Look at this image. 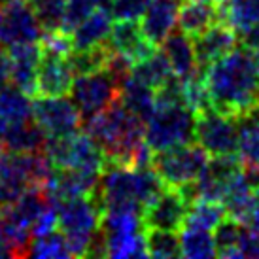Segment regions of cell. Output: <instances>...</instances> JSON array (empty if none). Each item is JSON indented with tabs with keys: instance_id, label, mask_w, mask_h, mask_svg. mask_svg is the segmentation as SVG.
<instances>
[{
	"instance_id": "f35d334b",
	"label": "cell",
	"mask_w": 259,
	"mask_h": 259,
	"mask_svg": "<svg viewBox=\"0 0 259 259\" xmlns=\"http://www.w3.org/2000/svg\"><path fill=\"white\" fill-rule=\"evenodd\" d=\"M93 2L97 10H104V12L112 14V4H114V0H93Z\"/></svg>"
},
{
	"instance_id": "60d3db41",
	"label": "cell",
	"mask_w": 259,
	"mask_h": 259,
	"mask_svg": "<svg viewBox=\"0 0 259 259\" xmlns=\"http://www.w3.org/2000/svg\"><path fill=\"white\" fill-rule=\"evenodd\" d=\"M4 155H6V150H0V168H2V161H4Z\"/></svg>"
},
{
	"instance_id": "484cf974",
	"label": "cell",
	"mask_w": 259,
	"mask_h": 259,
	"mask_svg": "<svg viewBox=\"0 0 259 259\" xmlns=\"http://www.w3.org/2000/svg\"><path fill=\"white\" fill-rule=\"evenodd\" d=\"M180 252L182 257L187 259H210L218 257L214 233L199 227H187L180 229Z\"/></svg>"
},
{
	"instance_id": "4fadbf2b",
	"label": "cell",
	"mask_w": 259,
	"mask_h": 259,
	"mask_svg": "<svg viewBox=\"0 0 259 259\" xmlns=\"http://www.w3.org/2000/svg\"><path fill=\"white\" fill-rule=\"evenodd\" d=\"M108 46L112 51H117L125 57H129L135 65L150 57L157 50V46L144 36L142 27L131 19H117L115 23H112Z\"/></svg>"
},
{
	"instance_id": "ee69618b",
	"label": "cell",
	"mask_w": 259,
	"mask_h": 259,
	"mask_svg": "<svg viewBox=\"0 0 259 259\" xmlns=\"http://www.w3.org/2000/svg\"><path fill=\"white\" fill-rule=\"evenodd\" d=\"M210 2H220V0H210Z\"/></svg>"
},
{
	"instance_id": "e0dca14e",
	"label": "cell",
	"mask_w": 259,
	"mask_h": 259,
	"mask_svg": "<svg viewBox=\"0 0 259 259\" xmlns=\"http://www.w3.org/2000/svg\"><path fill=\"white\" fill-rule=\"evenodd\" d=\"M222 202L225 210H227V216L235 218V220L242 223H248L252 212L255 210L259 202V193L250 184L244 168H240L235 174V178L231 180L229 187H227V193H225Z\"/></svg>"
},
{
	"instance_id": "d4e9b609",
	"label": "cell",
	"mask_w": 259,
	"mask_h": 259,
	"mask_svg": "<svg viewBox=\"0 0 259 259\" xmlns=\"http://www.w3.org/2000/svg\"><path fill=\"white\" fill-rule=\"evenodd\" d=\"M131 76H135L137 79L144 81L146 85H150L151 89L157 91L159 87H163L168 79L172 78L174 72H172V68H170L168 59L165 57V53L155 50L150 57H146L144 61L133 65Z\"/></svg>"
},
{
	"instance_id": "8992f818",
	"label": "cell",
	"mask_w": 259,
	"mask_h": 259,
	"mask_svg": "<svg viewBox=\"0 0 259 259\" xmlns=\"http://www.w3.org/2000/svg\"><path fill=\"white\" fill-rule=\"evenodd\" d=\"M119 79L106 68L76 76L70 89V99L78 106L81 121H87L108 108L119 99Z\"/></svg>"
},
{
	"instance_id": "4dcf8cb0",
	"label": "cell",
	"mask_w": 259,
	"mask_h": 259,
	"mask_svg": "<svg viewBox=\"0 0 259 259\" xmlns=\"http://www.w3.org/2000/svg\"><path fill=\"white\" fill-rule=\"evenodd\" d=\"M30 255H32V257H42V259L72 257L70 248H68V240H66L65 233L61 229H55V231H51V233H48V235L32 238Z\"/></svg>"
},
{
	"instance_id": "d590c367",
	"label": "cell",
	"mask_w": 259,
	"mask_h": 259,
	"mask_svg": "<svg viewBox=\"0 0 259 259\" xmlns=\"http://www.w3.org/2000/svg\"><path fill=\"white\" fill-rule=\"evenodd\" d=\"M237 36L240 46L248 48L253 53H259V21L252 27H248L246 30H242V32H238Z\"/></svg>"
},
{
	"instance_id": "6da1fadb",
	"label": "cell",
	"mask_w": 259,
	"mask_h": 259,
	"mask_svg": "<svg viewBox=\"0 0 259 259\" xmlns=\"http://www.w3.org/2000/svg\"><path fill=\"white\" fill-rule=\"evenodd\" d=\"M204 87L210 106L238 117L259 104V66L255 53L240 46L204 68Z\"/></svg>"
},
{
	"instance_id": "7402d4cb",
	"label": "cell",
	"mask_w": 259,
	"mask_h": 259,
	"mask_svg": "<svg viewBox=\"0 0 259 259\" xmlns=\"http://www.w3.org/2000/svg\"><path fill=\"white\" fill-rule=\"evenodd\" d=\"M119 101L131 114H135L138 119L146 123L155 110V89H151L135 76H129L123 79L119 87Z\"/></svg>"
},
{
	"instance_id": "e575fe53",
	"label": "cell",
	"mask_w": 259,
	"mask_h": 259,
	"mask_svg": "<svg viewBox=\"0 0 259 259\" xmlns=\"http://www.w3.org/2000/svg\"><path fill=\"white\" fill-rule=\"evenodd\" d=\"M257 259L259 257V237L252 231V227L244 223L238 238V259Z\"/></svg>"
},
{
	"instance_id": "8fae6325",
	"label": "cell",
	"mask_w": 259,
	"mask_h": 259,
	"mask_svg": "<svg viewBox=\"0 0 259 259\" xmlns=\"http://www.w3.org/2000/svg\"><path fill=\"white\" fill-rule=\"evenodd\" d=\"M8 53H10V81L30 97H36L42 44H19L14 48H8Z\"/></svg>"
},
{
	"instance_id": "9c48e42d",
	"label": "cell",
	"mask_w": 259,
	"mask_h": 259,
	"mask_svg": "<svg viewBox=\"0 0 259 259\" xmlns=\"http://www.w3.org/2000/svg\"><path fill=\"white\" fill-rule=\"evenodd\" d=\"M32 119L48 137H66L78 133L81 114L72 99L65 97H38L32 102Z\"/></svg>"
},
{
	"instance_id": "f1b7e54d",
	"label": "cell",
	"mask_w": 259,
	"mask_h": 259,
	"mask_svg": "<svg viewBox=\"0 0 259 259\" xmlns=\"http://www.w3.org/2000/svg\"><path fill=\"white\" fill-rule=\"evenodd\" d=\"M110 51L112 50H110L108 42L89 48V50H74L68 55L74 76H81V74H89L95 72V70H101V68H106Z\"/></svg>"
},
{
	"instance_id": "52a82bcc",
	"label": "cell",
	"mask_w": 259,
	"mask_h": 259,
	"mask_svg": "<svg viewBox=\"0 0 259 259\" xmlns=\"http://www.w3.org/2000/svg\"><path fill=\"white\" fill-rule=\"evenodd\" d=\"M195 142L216 155H237L238 125L237 117L218 112L216 108L201 110L195 114Z\"/></svg>"
},
{
	"instance_id": "d6986e66",
	"label": "cell",
	"mask_w": 259,
	"mask_h": 259,
	"mask_svg": "<svg viewBox=\"0 0 259 259\" xmlns=\"http://www.w3.org/2000/svg\"><path fill=\"white\" fill-rule=\"evenodd\" d=\"M220 21L218 2L210 0H186L178 10V27L187 36H199L214 23Z\"/></svg>"
},
{
	"instance_id": "7bdbcfd3",
	"label": "cell",
	"mask_w": 259,
	"mask_h": 259,
	"mask_svg": "<svg viewBox=\"0 0 259 259\" xmlns=\"http://www.w3.org/2000/svg\"><path fill=\"white\" fill-rule=\"evenodd\" d=\"M255 57H257V66H259V53H255Z\"/></svg>"
},
{
	"instance_id": "44dd1931",
	"label": "cell",
	"mask_w": 259,
	"mask_h": 259,
	"mask_svg": "<svg viewBox=\"0 0 259 259\" xmlns=\"http://www.w3.org/2000/svg\"><path fill=\"white\" fill-rule=\"evenodd\" d=\"M112 29V14L104 10H95L70 32L74 50H89L108 42Z\"/></svg>"
},
{
	"instance_id": "cb8c5ba5",
	"label": "cell",
	"mask_w": 259,
	"mask_h": 259,
	"mask_svg": "<svg viewBox=\"0 0 259 259\" xmlns=\"http://www.w3.org/2000/svg\"><path fill=\"white\" fill-rule=\"evenodd\" d=\"M220 21L231 25L238 32L259 21V0H220Z\"/></svg>"
},
{
	"instance_id": "d6a6232c",
	"label": "cell",
	"mask_w": 259,
	"mask_h": 259,
	"mask_svg": "<svg viewBox=\"0 0 259 259\" xmlns=\"http://www.w3.org/2000/svg\"><path fill=\"white\" fill-rule=\"evenodd\" d=\"M97 10L93 0H66L65 17H63V29L65 32H72L79 23L85 19L87 15H91Z\"/></svg>"
},
{
	"instance_id": "f546056e",
	"label": "cell",
	"mask_w": 259,
	"mask_h": 259,
	"mask_svg": "<svg viewBox=\"0 0 259 259\" xmlns=\"http://www.w3.org/2000/svg\"><path fill=\"white\" fill-rule=\"evenodd\" d=\"M146 246L148 255L157 259L182 257L180 235L176 231L165 229H146Z\"/></svg>"
},
{
	"instance_id": "4316f807",
	"label": "cell",
	"mask_w": 259,
	"mask_h": 259,
	"mask_svg": "<svg viewBox=\"0 0 259 259\" xmlns=\"http://www.w3.org/2000/svg\"><path fill=\"white\" fill-rule=\"evenodd\" d=\"M225 216H227V210L223 206V202L202 201V199H199V201H195L189 204V210H187L186 223H184V225L214 231V227H216Z\"/></svg>"
},
{
	"instance_id": "ab89813d",
	"label": "cell",
	"mask_w": 259,
	"mask_h": 259,
	"mask_svg": "<svg viewBox=\"0 0 259 259\" xmlns=\"http://www.w3.org/2000/svg\"><path fill=\"white\" fill-rule=\"evenodd\" d=\"M6 127H8V123L4 121L2 117H0V138L4 137V133H6Z\"/></svg>"
},
{
	"instance_id": "30bf717a",
	"label": "cell",
	"mask_w": 259,
	"mask_h": 259,
	"mask_svg": "<svg viewBox=\"0 0 259 259\" xmlns=\"http://www.w3.org/2000/svg\"><path fill=\"white\" fill-rule=\"evenodd\" d=\"M189 202L184 199V195L178 189L165 187L155 201L148 204L142 212L146 229H165L178 231L186 223Z\"/></svg>"
},
{
	"instance_id": "ba28073f",
	"label": "cell",
	"mask_w": 259,
	"mask_h": 259,
	"mask_svg": "<svg viewBox=\"0 0 259 259\" xmlns=\"http://www.w3.org/2000/svg\"><path fill=\"white\" fill-rule=\"evenodd\" d=\"M44 30L29 0H12L0 6V46L40 42Z\"/></svg>"
},
{
	"instance_id": "5bb4252c",
	"label": "cell",
	"mask_w": 259,
	"mask_h": 259,
	"mask_svg": "<svg viewBox=\"0 0 259 259\" xmlns=\"http://www.w3.org/2000/svg\"><path fill=\"white\" fill-rule=\"evenodd\" d=\"M238 36L237 30L231 25L223 21L214 23L210 29H206L202 34L193 38L195 53H197V61H199V68L204 70L210 63H214L216 59L223 57L225 53L237 48Z\"/></svg>"
},
{
	"instance_id": "9a60e30c",
	"label": "cell",
	"mask_w": 259,
	"mask_h": 259,
	"mask_svg": "<svg viewBox=\"0 0 259 259\" xmlns=\"http://www.w3.org/2000/svg\"><path fill=\"white\" fill-rule=\"evenodd\" d=\"M163 53L170 63L174 76L186 81L191 76L199 72V61H197V53H195L193 38L187 36L184 30H174L168 36L161 42Z\"/></svg>"
},
{
	"instance_id": "3957f363",
	"label": "cell",
	"mask_w": 259,
	"mask_h": 259,
	"mask_svg": "<svg viewBox=\"0 0 259 259\" xmlns=\"http://www.w3.org/2000/svg\"><path fill=\"white\" fill-rule=\"evenodd\" d=\"M57 216L59 229L65 233L72 257H87V250L101 229L102 220V206L97 195L59 201Z\"/></svg>"
},
{
	"instance_id": "ac0fdd59",
	"label": "cell",
	"mask_w": 259,
	"mask_h": 259,
	"mask_svg": "<svg viewBox=\"0 0 259 259\" xmlns=\"http://www.w3.org/2000/svg\"><path fill=\"white\" fill-rule=\"evenodd\" d=\"M238 159L244 168L259 170V104L237 117Z\"/></svg>"
},
{
	"instance_id": "836d02e7",
	"label": "cell",
	"mask_w": 259,
	"mask_h": 259,
	"mask_svg": "<svg viewBox=\"0 0 259 259\" xmlns=\"http://www.w3.org/2000/svg\"><path fill=\"white\" fill-rule=\"evenodd\" d=\"M151 0H114L112 4V17L115 19H131L138 21L142 19Z\"/></svg>"
},
{
	"instance_id": "7c38bea8",
	"label": "cell",
	"mask_w": 259,
	"mask_h": 259,
	"mask_svg": "<svg viewBox=\"0 0 259 259\" xmlns=\"http://www.w3.org/2000/svg\"><path fill=\"white\" fill-rule=\"evenodd\" d=\"M74 70L66 55L42 50L38 66V95L40 97H65L70 95L74 83Z\"/></svg>"
},
{
	"instance_id": "ffe728a7",
	"label": "cell",
	"mask_w": 259,
	"mask_h": 259,
	"mask_svg": "<svg viewBox=\"0 0 259 259\" xmlns=\"http://www.w3.org/2000/svg\"><path fill=\"white\" fill-rule=\"evenodd\" d=\"M2 142L8 153H34L46 148L48 135L40 129V125L34 119H29V121L8 125Z\"/></svg>"
},
{
	"instance_id": "603a6c76",
	"label": "cell",
	"mask_w": 259,
	"mask_h": 259,
	"mask_svg": "<svg viewBox=\"0 0 259 259\" xmlns=\"http://www.w3.org/2000/svg\"><path fill=\"white\" fill-rule=\"evenodd\" d=\"M0 117L8 123H23L32 119V102L30 95L14 83L0 85Z\"/></svg>"
},
{
	"instance_id": "b9f144b4",
	"label": "cell",
	"mask_w": 259,
	"mask_h": 259,
	"mask_svg": "<svg viewBox=\"0 0 259 259\" xmlns=\"http://www.w3.org/2000/svg\"><path fill=\"white\" fill-rule=\"evenodd\" d=\"M8 2H12V0H0V6H2V4H8Z\"/></svg>"
},
{
	"instance_id": "83f0119b",
	"label": "cell",
	"mask_w": 259,
	"mask_h": 259,
	"mask_svg": "<svg viewBox=\"0 0 259 259\" xmlns=\"http://www.w3.org/2000/svg\"><path fill=\"white\" fill-rule=\"evenodd\" d=\"M244 223L231 216H225L214 227V242H216L218 257L238 259V238Z\"/></svg>"
},
{
	"instance_id": "7a4b0ae2",
	"label": "cell",
	"mask_w": 259,
	"mask_h": 259,
	"mask_svg": "<svg viewBox=\"0 0 259 259\" xmlns=\"http://www.w3.org/2000/svg\"><path fill=\"white\" fill-rule=\"evenodd\" d=\"M195 142V112L186 102H157L146 121V144L153 153Z\"/></svg>"
},
{
	"instance_id": "74e56055",
	"label": "cell",
	"mask_w": 259,
	"mask_h": 259,
	"mask_svg": "<svg viewBox=\"0 0 259 259\" xmlns=\"http://www.w3.org/2000/svg\"><path fill=\"white\" fill-rule=\"evenodd\" d=\"M248 225L252 227V231L259 237V202H257V206H255V210L252 212L250 220H248Z\"/></svg>"
},
{
	"instance_id": "1f68e13d",
	"label": "cell",
	"mask_w": 259,
	"mask_h": 259,
	"mask_svg": "<svg viewBox=\"0 0 259 259\" xmlns=\"http://www.w3.org/2000/svg\"><path fill=\"white\" fill-rule=\"evenodd\" d=\"M34 14H36L44 34L63 29L66 0H29Z\"/></svg>"
},
{
	"instance_id": "2e32d148",
	"label": "cell",
	"mask_w": 259,
	"mask_h": 259,
	"mask_svg": "<svg viewBox=\"0 0 259 259\" xmlns=\"http://www.w3.org/2000/svg\"><path fill=\"white\" fill-rule=\"evenodd\" d=\"M182 0H151L148 10L142 15V32L151 44L163 42L170 32L174 25L178 23V10Z\"/></svg>"
},
{
	"instance_id": "8d00e7d4",
	"label": "cell",
	"mask_w": 259,
	"mask_h": 259,
	"mask_svg": "<svg viewBox=\"0 0 259 259\" xmlns=\"http://www.w3.org/2000/svg\"><path fill=\"white\" fill-rule=\"evenodd\" d=\"M10 81V53L4 46H0V85Z\"/></svg>"
},
{
	"instance_id": "5b68a950",
	"label": "cell",
	"mask_w": 259,
	"mask_h": 259,
	"mask_svg": "<svg viewBox=\"0 0 259 259\" xmlns=\"http://www.w3.org/2000/svg\"><path fill=\"white\" fill-rule=\"evenodd\" d=\"M208 161V151L191 142L165 151H155L151 157V166L166 187L182 189L201 176Z\"/></svg>"
},
{
	"instance_id": "277c9868",
	"label": "cell",
	"mask_w": 259,
	"mask_h": 259,
	"mask_svg": "<svg viewBox=\"0 0 259 259\" xmlns=\"http://www.w3.org/2000/svg\"><path fill=\"white\" fill-rule=\"evenodd\" d=\"M101 231L106 242V257H150L148 246H146V227L142 212H137V210L102 212Z\"/></svg>"
}]
</instances>
